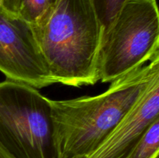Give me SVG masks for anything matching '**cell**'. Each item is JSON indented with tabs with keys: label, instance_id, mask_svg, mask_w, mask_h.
<instances>
[{
	"label": "cell",
	"instance_id": "6da1fadb",
	"mask_svg": "<svg viewBox=\"0 0 159 158\" xmlns=\"http://www.w3.org/2000/svg\"><path fill=\"white\" fill-rule=\"evenodd\" d=\"M159 72V55L117 80L101 94L51 100L56 158H85L129 112Z\"/></svg>",
	"mask_w": 159,
	"mask_h": 158
},
{
	"label": "cell",
	"instance_id": "7a4b0ae2",
	"mask_svg": "<svg viewBox=\"0 0 159 158\" xmlns=\"http://www.w3.org/2000/svg\"><path fill=\"white\" fill-rule=\"evenodd\" d=\"M30 25L57 83L80 87L99 81L105 27L91 0H57Z\"/></svg>",
	"mask_w": 159,
	"mask_h": 158
},
{
	"label": "cell",
	"instance_id": "3957f363",
	"mask_svg": "<svg viewBox=\"0 0 159 158\" xmlns=\"http://www.w3.org/2000/svg\"><path fill=\"white\" fill-rule=\"evenodd\" d=\"M159 55L156 0H127L105 29L99 57V80L113 82Z\"/></svg>",
	"mask_w": 159,
	"mask_h": 158
},
{
	"label": "cell",
	"instance_id": "277c9868",
	"mask_svg": "<svg viewBox=\"0 0 159 158\" xmlns=\"http://www.w3.org/2000/svg\"><path fill=\"white\" fill-rule=\"evenodd\" d=\"M0 147L15 158H56L51 99L30 85L0 82Z\"/></svg>",
	"mask_w": 159,
	"mask_h": 158
},
{
	"label": "cell",
	"instance_id": "5b68a950",
	"mask_svg": "<svg viewBox=\"0 0 159 158\" xmlns=\"http://www.w3.org/2000/svg\"><path fill=\"white\" fill-rule=\"evenodd\" d=\"M0 71L8 80L37 89L57 83L39 50L30 23L2 9Z\"/></svg>",
	"mask_w": 159,
	"mask_h": 158
},
{
	"label": "cell",
	"instance_id": "8992f818",
	"mask_svg": "<svg viewBox=\"0 0 159 158\" xmlns=\"http://www.w3.org/2000/svg\"><path fill=\"white\" fill-rule=\"evenodd\" d=\"M159 117V72L145 91L97 148L85 158H129L149 125Z\"/></svg>",
	"mask_w": 159,
	"mask_h": 158
},
{
	"label": "cell",
	"instance_id": "52a82bcc",
	"mask_svg": "<svg viewBox=\"0 0 159 158\" xmlns=\"http://www.w3.org/2000/svg\"><path fill=\"white\" fill-rule=\"evenodd\" d=\"M159 154V117L148 126L129 158H158Z\"/></svg>",
	"mask_w": 159,
	"mask_h": 158
},
{
	"label": "cell",
	"instance_id": "ba28073f",
	"mask_svg": "<svg viewBox=\"0 0 159 158\" xmlns=\"http://www.w3.org/2000/svg\"><path fill=\"white\" fill-rule=\"evenodd\" d=\"M51 6V0H20L19 16L32 24Z\"/></svg>",
	"mask_w": 159,
	"mask_h": 158
},
{
	"label": "cell",
	"instance_id": "9c48e42d",
	"mask_svg": "<svg viewBox=\"0 0 159 158\" xmlns=\"http://www.w3.org/2000/svg\"><path fill=\"white\" fill-rule=\"evenodd\" d=\"M105 29L110 26L127 0H91Z\"/></svg>",
	"mask_w": 159,
	"mask_h": 158
},
{
	"label": "cell",
	"instance_id": "30bf717a",
	"mask_svg": "<svg viewBox=\"0 0 159 158\" xmlns=\"http://www.w3.org/2000/svg\"><path fill=\"white\" fill-rule=\"evenodd\" d=\"M20 0H2V10L15 16H19Z\"/></svg>",
	"mask_w": 159,
	"mask_h": 158
},
{
	"label": "cell",
	"instance_id": "8fae6325",
	"mask_svg": "<svg viewBox=\"0 0 159 158\" xmlns=\"http://www.w3.org/2000/svg\"><path fill=\"white\" fill-rule=\"evenodd\" d=\"M0 158H15L13 156L0 147Z\"/></svg>",
	"mask_w": 159,
	"mask_h": 158
},
{
	"label": "cell",
	"instance_id": "7c38bea8",
	"mask_svg": "<svg viewBox=\"0 0 159 158\" xmlns=\"http://www.w3.org/2000/svg\"><path fill=\"white\" fill-rule=\"evenodd\" d=\"M57 0H51V4H52V6H53V5L54 4V3H56V2H57Z\"/></svg>",
	"mask_w": 159,
	"mask_h": 158
},
{
	"label": "cell",
	"instance_id": "4fadbf2b",
	"mask_svg": "<svg viewBox=\"0 0 159 158\" xmlns=\"http://www.w3.org/2000/svg\"><path fill=\"white\" fill-rule=\"evenodd\" d=\"M2 0H0V9H2Z\"/></svg>",
	"mask_w": 159,
	"mask_h": 158
},
{
	"label": "cell",
	"instance_id": "5bb4252c",
	"mask_svg": "<svg viewBox=\"0 0 159 158\" xmlns=\"http://www.w3.org/2000/svg\"></svg>",
	"mask_w": 159,
	"mask_h": 158
}]
</instances>
